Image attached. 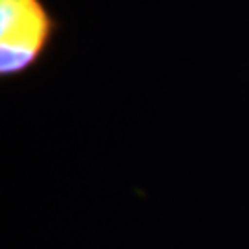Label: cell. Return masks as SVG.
I'll use <instances>...</instances> for the list:
<instances>
[{"mask_svg": "<svg viewBox=\"0 0 249 249\" xmlns=\"http://www.w3.org/2000/svg\"><path fill=\"white\" fill-rule=\"evenodd\" d=\"M42 0H0V75H23L42 58L54 34Z\"/></svg>", "mask_w": 249, "mask_h": 249, "instance_id": "1", "label": "cell"}]
</instances>
